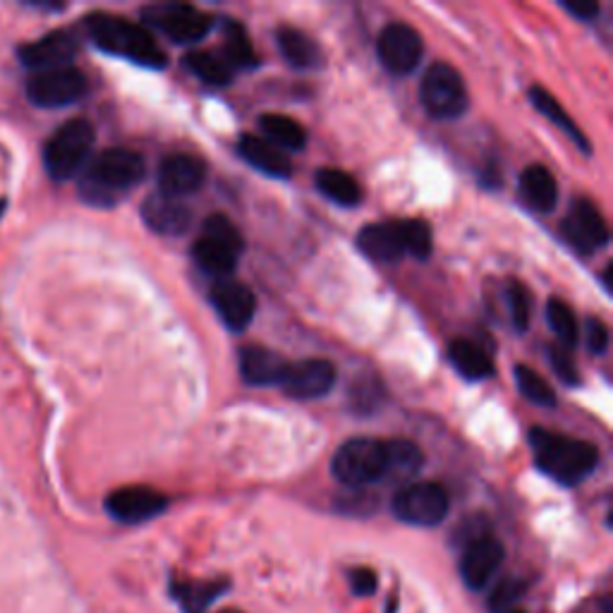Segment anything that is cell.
<instances>
[{
    "mask_svg": "<svg viewBox=\"0 0 613 613\" xmlns=\"http://www.w3.org/2000/svg\"><path fill=\"white\" fill-rule=\"evenodd\" d=\"M238 154L247 163L257 168V171H262L264 175L291 178V173H293V163L288 156L257 135H242L238 141Z\"/></svg>",
    "mask_w": 613,
    "mask_h": 613,
    "instance_id": "cell-21",
    "label": "cell"
},
{
    "mask_svg": "<svg viewBox=\"0 0 613 613\" xmlns=\"http://www.w3.org/2000/svg\"><path fill=\"white\" fill-rule=\"evenodd\" d=\"M5 204H8L5 200H0V214H3V212H5Z\"/></svg>",
    "mask_w": 613,
    "mask_h": 613,
    "instance_id": "cell-43",
    "label": "cell"
},
{
    "mask_svg": "<svg viewBox=\"0 0 613 613\" xmlns=\"http://www.w3.org/2000/svg\"><path fill=\"white\" fill-rule=\"evenodd\" d=\"M546 319H549L552 331L556 333V338L560 341L566 350L578 345V319L576 311H572L564 299L552 297L549 305H546Z\"/></svg>",
    "mask_w": 613,
    "mask_h": 613,
    "instance_id": "cell-33",
    "label": "cell"
},
{
    "mask_svg": "<svg viewBox=\"0 0 613 613\" xmlns=\"http://www.w3.org/2000/svg\"><path fill=\"white\" fill-rule=\"evenodd\" d=\"M386 446H388V479H410L420 473L424 455L412 441L394 439V441H386Z\"/></svg>",
    "mask_w": 613,
    "mask_h": 613,
    "instance_id": "cell-31",
    "label": "cell"
},
{
    "mask_svg": "<svg viewBox=\"0 0 613 613\" xmlns=\"http://www.w3.org/2000/svg\"><path fill=\"white\" fill-rule=\"evenodd\" d=\"M208 297H212L216 315L230 331H245L247 326H250V321L254 319L257 297L250 288H247V285H242L238 281H232V279L216 281Z\"/></svg>",
    "mask_w": 613,
    "mask_h": 613,
    "instance_id": "cell-17",
    "label": "cell"
},
{
    "mask_svg": "<svg viewBox=\"0 0 613 613\" xmlns=\"http://www.w3.org/2000/svg\"><path fill=\"white\" fill-rule=\"evenodd\" d=\"M141 218L145 224L159 235H182L188 232L192 224V212L188 204H182L175 197L168 194H151L141 204Z\"/></svg>",
    "mask_w": 613,
    "mask_h": 613,
    "instance_id": "cell-19",
    "label": "cell"
},
{
    "mask_svg": "<svg viewBox=\"0 0 613 613\" xmlns=\"http://www.w3.org/2000/svg\"><path fill=\"white\" fill-rule=\"evenodd\" d=\"M584 333H587V345H590L592 352H604L606 345H609V329H606V323L602 319H587V326H584Z\"/></svg>",
    "mask_w": 613,
    "mask_h": 613,
    "instance_id": "cell-41",
    "label": "cell"
},
{
    "mask_svg": "<svg viewBox=\"0 0 613 613\" xmlns=\"http://www.w3.org/2000/svg\"><path fill=\"white\" fill-rule=\"evenodd\" d=\"M192 257L194 262H197V266L204 273H208V276L216 281H228L232 279L235 266H238L240 252H235L232 247L208 238V235L202 232V238H197V242L192 247Z\"/></svg>",
    "mask_w": 613,
    "mask_h": 613,
    "instance_id": "cell-22",
    "label": "cell"
},
{
    "mask_svg": "<svg viewBox=\"0 0 613 613\" xmlns=\"http://www.w3.org/2000/svg\"><path fill=\"white\" fill-rule=\"evenodd\" d=\"M560 8L570 12L572 18L590 22L599 15V3L597 0H560Z\"/></svg>",
    "mask_w": 613,
    "mask_h": 613,
    "instance_id": "cell-42",
    "label": "cell"
},
{
    "mask_svg": "<svg viewBox=\"0 0 613 613\" xmlns=\"http://www.w3.org/2000/svg\"><path fill=\"white\" fill-rule=\"evenodd\" d=\"M226 592V582H173L171 594L185 613H204V609Z\"/></svg>",
    "mask_w": 613,
    "mask_h": 613,
    "instance_id": "cell-30",
    "label": "cell"
},
{
    "mask_svg": "<svg viewBox=\"0 0 613 613\" xmlns=\"http://www.w3.org/2000/svg\"><path fill=\"white\" fill-rule=\"evenodd\" d=\"M520 592H523V582H518V580L501 582L497 590H493V594H491V602H489L491 611L493 613H503L520 597Z\"/></svg>",
    "mask_w": 613,
    "mask_h": 613,
    "instance_id": "cell-38",
    "label": "cell"
},
{
    "mask_svg": "<svg viewBox=\"0 0 613 613\" xmlns=\"http://www.w3.org/2000/svg\"><path fill=\"white\" fill-rule=\"evenodd\" d=\"M84 27L103 54L133 60L141 68H163L168 63L161 46L156 44L154 34L145 24H135L125 18L109 15V12H94L84 20Z\"/></svg>",
    "mask_w": 613,
    "mask_h": 613,
    "instance_id": "cell-2",
    "label": "cell"
},
{
    "mask_svg": "<svg viewBox=\"0 0 613 613\" xmlns=\"http://www.w3.org/2000/svg\"><path fill=\"white\" fill-rule=\"evenodd\" d=\"M206 180V163L200 156L173 154L159 166V190L168 197H185L197 192Z\"/></svg>",
    "mask_w": 613,
    "mask_h": 613,
    "instance_id": "cell-18",
    "label": "cell"
},
{
    "mask_svg": "<svg viewBox=\"0 0 613 613\" xmlns=\"http://www.w3.org/2000/svg\"><path fill=\"white\" fill-rule=\"evenodd\" d=\"M560 232L578 252H597L609 242V228L604 216L590 200L572 202L568 216L560 224Z\"/></svg>",
    "mask_w": 613,
    "mask_h": 613,
    "instance_id": "cell-14",
    "label": "cell"
},
{
    "mask_svg": "<svg viewBox=\"0 0 613 613\" xmlns=\"http://www.w3.org/2000/svg\"><path fill=\"white\" fill-rule=\"evenodd\" d=\"M530 101H532V106L546 117V121L554 123L558 129H564V133L570 137L572 145H578L582 149V154H590L592 151V145L582 135V129L570 121V115L556 101V97L549 94V91L542 89V87H532L530 89Z\"/></svg>",
    "mask_w": 613,
    "mask_h": 613,
    "instance_id": "cell-26",
    "label": "cell"
},
{
    "mask_svg": "<svg viewBox=\"0 0 613 613\" xmlns=\"http://www.w3.org/2000/svg\"><path fill=\"white\" fill-rule=\"evenodd\" d=\"M317 188L323 197H329L338 206H357L362 202L360 182L338 168H319Z\"/></svg>",
    "mask_w": 613,
    "mask_h": 613,
    "instance_id": "cell-28",
    "label": "cell"
},
{
    "mask_svg": "<svg viewBox=\"0 0 613 613\" xmlns=\"http://www.w3.org/2000/svg\"><path fill=\"white\" fill-rule=\"evenodd\" d=\"M94 125L84 117L63 123L44 147V166L54 180H70L84 171L89 154L94 149Z\"/></svg>",
    "mask_w": 613,
    "mask_h": 613,
    "instance_id": "cell-6",
    "label": "cell"
},
{
    "mask_svg": "<svg viewBox=\"0 0 613 613\" xmlns=\"http://www.w3.org/2000/svg\"><path fill=\"white\" fill-rule=\"evenodd\" d=\"M147 175V163L133 149H106L89 159L80 173V197L91 204L109 208L137 188Z\"/></svg>",
    "mask_w": 613,
    "mask_h": 613,
    "instance_id": "cell-1",
    "label": "cell"
},
{
    "mask_svg": "<svg viewBox=\"0 0 613 613\" xmlns=\"http://www.w3.org/2000/svg\"><path fill=\"white\" fill-rule=\"evenodd\" d=\"M422 106L429 115L441 121H453L467 111V87L463 75L449 63H434L422 77L420 87Z\"/></svg>",
    "mask_w": 613,
    "mask_h": 613,
    "instance_id": "cell-7",
    "label": "cell"
},
{
    "mask_svg": "<svg viewBox=\"0 0 613 613\" xmlns=\"http://www.w3.org/2000/svg\"><path fill=\"white\" fill-rule=\"evenodd\" d=\"M390 508L402 523L415 527H434L449 515L451 499L446 489L436 481H412L396 493Z\"/></svg>",
    "mask_w": 613,
    "mask_h": 613,
    "instance_id": "cell-8",
    "label": "cell"
},
{
    "mask_svg": "<svg viewBox=\"0 0 613 613\" xmlns=\"http://www.w3.org/2000/svg\"><path fill=\"white\" fill-rule=\"evenodd\" d=\"M80 50V42H77L72 32L56 30L42 38H36L32 44H24L18 48V58L24 68L44 72V70H56L70 65V60Z\"/></svg>",
    "mask_w": 613,
    "mask_h": 613,
    "instance_id": "cell-15",
    "label": "cell"
},
{
    "mask_svg": "<svg viewBox=\"0 0 613 613\" xmlns=\"http://www.w3.org/2000/svg\"><path fill=\"white\" fill-rule=\"evenodd\" d=\"M168 508V497L151 487H123L109 493L106 511L117 523L139 525L161 515Z\"/></svg>",
    "mask_w": 613,
    "mask_h": 613,
    "instance_id": "cell-13",
    "label": "cell"
},
{
    "mask_svg": "<svg viewBox=\"0 0 613 613\" xmlns=\"http://www.w3.org/2000/svg\"><path fill=\"white\" fill-rule=\"evenodd\" d=\"M549 360H552V367H554L556 376L566 386H578L580 384L578 367H576V362H572L570 352L566 348H552L549 350Z\"/></svg>",
    "mask_w": 613,
    "mask_h": 613,
    "instance_id": "cell-37",
    "label": "cell"
},
{
    "mask_svg": "<svg viewBox=\"0 0 613 613\" xmlns=\"http://www.w3.org/2000/svg\"><path fill=\"white\" fill-rule=\"evenodd\" d=\"M226 613H238V611H226Z\"/></svg>",
    "mask_w": 613,
    "mask_h": 613,
    "instance_id": "cell-45",
    "label": "cell"
},
{
    "mask_svg": "<svg viewBox=\"0 0 613 613\" xmlns=\"http://www.w3.org/2000/svg\"><path fill=\"white\" fill-rule=\"evenodd\" d=\"M508 309H511V319L518 331H525L530 323V293L520 281H508L506 288Z\"/></svg>",
    "mask_w": 613,
    "mask_h": 613,
    "instance_id": "cell-36",
    "label": "cell"
},
{
    "mask_svg": "<svg viewBox=\"0 0 613 613\" xmlns=\"http://www.w3.org/2000/svg\"><path fill=\"white\" fill-rule=\"evenodd\" d=\"M511 613H525V611H511Z\"/></svg>",
    "mask_w": 613,
    "mask_h": 613,
    "instance_id": "cell-44",
    "label": "cell"
},
{
    "mask_svg": "<svg viewBox=\"0 0 613 613\" xmlns=\"http://www.w3.org/2000/svg\"><path fill=\"white\" fill-rule=\"evenodd\" d=\"M530 443L534 451V465L558 485H580L599 465V451L590 441L554 434L546 429H532Z\"/></svg>",
    "mask_w": 613,
    "mask_h": 613,
    "instance_id": "cell-3",
    "label": "cell"
},
{
    "mask_svg": "<svg viewBox=\"0 0 613 613\" xmlns=\"http://www.w3.org/2000/svg\"><path fill=\"white\" fill-rule=\"evenodd\" d=\"M357 247L376 262H400L402 257L427 259L432 254V228L420 218L382 220L360 230Z\"/></svg>",
    "mask_w": 613,
    "mask_h": 613,
    "instance_id": "cell-4",
    "label": "cell"
},
{
    "mask_svg": "<svg viewBox=\"0 0 613 613\" xmlns=\"http://www.w3.org/2000/svg\"><path fill=\"white\" fill-rule=\"evenodd\" d=\"M185 68L208 87H226L232 82V68L226 58L212 54V50H190L185 56Z\"/></svg>",
    "mask_w": 613,
    "mask_h": 613,
    "instance_id": "cell-29",
    "label": "cell"
},
{
    "mask_svg": "<svg viewBox=\"0 0 613 613\" xmlns=\"http://www.w3.org/2000/svg\"><path fill=\"white\" fill-rule=\"evenodd\" d=\"M259 127L266 135V141L273 147L288 149V151H299L307 145V133L305 127L288 115L281 113H264L259 117Z\"/></svg>",
    "mask_w": 613,
    "mask_h": 613,
    "instance_id": "cell-27",
    "label": "cell"
},
{
    "mask_svg": "<svg viewBox=\"0 0 613 613\" xmlns=\"http://www.w3.org/2000/svg\"><path fill=\"white\" fill-rule=\"evenodd\" d=\"M141 20L147 27L166 34L178 44H194L204 38L214 27V18L194 5L185 3H161L141 10Z\"/></svg>",
    "mask_w": 613,
    "mask_h": 613,
    "instance_id": "cell-9",
    "label": "cell"
},
{
    "mask_svg": "<svg viewBox=\"0 0 613 613\" xmlns=\"http://www.w3.org/2000/svg\"><path fill=\"white\" fill-rule=\"evenodd\" d=\"M348 580H350V590L355 592L357 597H372L376 592V572L372 568H352L348 570Z\"/></svg>",
    "mask_w": 613,
    "mask_h": 613,
    "instance_id": "cell-39",
    "label": "cell"
},
{
    "mask_svg": "<svg viewBox=\"0 0 613 613\" xmlns=\"http://www.w3.org/2000/svg\"><path fill=\"white\" fill-rule=\"evenodd\" d=\"M336 384V367L329 360L291 362L281 388L297 400H315L329 394Z\"/></svg>",
    "mask_w": 613,
    "mask_h": 613,
    "instance_id": "cell-16",
    "label": "cell"
},
{
    "mask_svg": "<svg viewBox=\"0 0 613 613\" xmlns=\"http://www.w3.org/2000/svg\"><path fill=\"white\" fill-rule=\"evenodd\" d=\"M224 58L230 68H240V70L254 68V65L259 63L250 36H247L240 22L230 20L226 24V56Z\"/></svg>",
    "mask_w": 613,
    "mask_h": 613,
    "instance_id": "cell-32",
    "label": "cell"
},
{
    "mask_svg": "<svg viewBox=\"0 0 613 613\" xmlns=\"http://www.w3.org/2000/svg\"><path fill=\"white\" fill-rule=\"evenodd\" d=\"M520 194L530 208L540 214H549L558 204V185L549 168L527 166L520 175Z\"/></svg>",
    "mask_w": 613,
    "mask_h": 613,
    "instance_id": "cell-23",
    "label": "cell"
},
{
    "mask_svg": "<svg viewBox=\"0 0 613 613\" xmlns=\"http://www.w3.org/2000/svg\"><path fill=\"white\" fill-rule=\"evenodd\" d=\"M449 357L453 362V367L469 382L489 379L493 374V362L489 357V352L481 345L467 341V338H455V341L449 345Z\"/></svg>",
    "mask_w": 613,
    "mask_h": 613,
    "instance_id": "cell-25",
    "label": "cell"
},
{
    "mask_svg": "<svg viewBox=\"0 0 613 613\" xmlns=\"http://www.w3.org/2000/svg\"><path fill=\"white\" fill-rule=\"evenodd\" d=\"M503 544L491 537V534H477L467 542L461 558V578L473 592L485 590L491 580L497 578L499 568L503 566Z\"/></svg>",
    "mask_w": 613,
    "mask_h": 613,
    "instance_id": "cell-12",
    "label": "cell"
},
{
    "mask_svg": "<svg viewBox=\"0 0 613 613\" xmlns=\"http://www.w3.org/2000/svg\"><path fill=\"white\" fill-rule=\"evenodd\" d=\"M288 360L266 348H245L240 352V374L250 386H281Z\"/></svg>",
    "mask_w": 613,
    "mask_h": 613,
    "instance_id": "cell-20",
    "label": "cell"
},
{
    "mask_svg": "<svg viewBox=\"0 0 613 613\" xmlns=\"http://www.w3.org/2000/svg\"><path fill=\"white\" fill-rule=\"evenodd\" d=\"M376 50H379V60L388 72L408 75L420 65L424 44H422V36L417 34V30H412L410 24L390 22L379 34Z\"/></svg>",
    "mask_w": 613,
    "mask_h": 613,
    "instance_id": "cell-11",
    "label": "cell"
},
{
    "mask_svg": "<svg viewBox=\"0 0 613 613\" xmlns=\"http://www.w3.org/2000/svg\"><path fill=\"white\" fill-rule=\"evenodd\" d=\"M515 386L530 402H534V406H556L554 388L546 384L537 372L530 370L527 364H518L515 367Z\"/></svg>",
    "mask_w": 613,
    "mask_h": 613,
    "instance_id": "cell-34",
    "label": "cell"
},
{
    "mask_svg": "<svg viewBox=\"0 0 613 613\" xmlns=\"http://www.w3.org/2000/svg\"><path fill=\"white\" fill-rule=\"evenodd\" d=\"M333 477L350 489H364L388 479V446L382 439H350L333 455Z\"/></svg>",
    "mask_w": 613,
    "mask_h": 613,
    "instance_id": "cell-5",
    "label": "cell"
},
{
    "mask_svg": "<svg viewBox=\"0 0 613 613\" xmlns=\"http://www.w3.org/2000/svg\"><path fill=\"white\" fill-rule=\"evenodd\" d=\"M352 402L360 412H370L379 406V384L376 382H357L352 388Z\"/></svg>",
    "mask_w": 613,
    "mask_h": 613,
    "instance_id": "cell-40",
    "label": "cell"
},
{
    "mask_svg": "<svg viewBox=\"0 0 613 613\" xmlns=\"http://www.w3.org/2000/svg\"><path fill=\"white\" fill-rule=\"evenodd\" d=\"M276 44L281 48L283 58L288 60L293 68H297V70L319 68V65L323 63L321 48H319L315 38L307 36L305 32L295 30V27H281L276 32Z\"/></svg>",
    "mask_w": 613,
    "mask_h": 613,
    "instance_id": "cell-24",
    "label": "cell"
},
{
    "mask_svg": "<svg viewBox=\"0 0 613 613\" xmlns=\"http://www.w3.org/2000/svg\"><path fill=\"white\" fill-rule=\"evenodd\" d=\"M87 77L80 68H65L36 72L27 82V97L38 109H65L87 94Z\"/></svg>",
    "mask_w": 613,
    "mask_h": 613,
    "instance_id": "cell-10",
    "label": "cell"
},
{
    "mask_svg": "<svg viewBox=\"0 0 613 613\" xmlns=\"http://www.w3.org/2000/svg\"><path fill=\"white\" fill-rule=\"evenodd\" d=\"M204 235H208V238H214V240H220L224 245L232 247L235 252H240L245 250V238H242V232L235 228L232 220L224 214H214V216H208L204 220Z\"/></svg>",
    "mask_w": 613,
    "mask_h": 613,
    "instance_id": "cell-35",
    "label": "cell"
}]
</instances>
